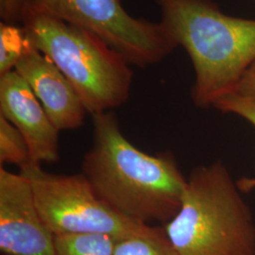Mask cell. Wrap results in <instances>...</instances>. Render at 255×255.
<instances>
[{"mask_svg":"<svg viewBox=\"0 0 255 255\" xmlns=\"http://www.w3.org/2000/svg\"><path fill=\"white\" fill-rule=\"evenodd\" d=\"M93 142L82 173L101 200L128 219L167 223L182 204L187 179L170 153L148 154L122 133L112 112L92 116Z\"/></svg>","mask_w":255,"mask_h":255,"instance_id":"6da1fadb","label":"cell"},{"mask_svg":"<svg viewBox=\"0 0 255 255\" xmlns=\"http://www.w3.org/2000/svg\"><path fill=\"white\" fill-rule=\"evenodd\" d=\"M161 22L191 60L193 103L214 107L233 95L255 61V20L224 13L214 0H154Z\"/></svg>","mask_w":255,"mask_h":255,"instance_id":"7a4b0ae2","label":"cell"},{"mask_svg":"<svg viewBox=\"0 0 255 255\" xmlns=\"http://www.w3.org/2000/svg\"><path fill=\"white\" fill-rule=\"evenodd\" d=\"M164 229L178 255H255L253 212L221 162L192 170Z\"/></svg>","mask_w":255,"mask_h":255,"instance_id":"3957f363","label":"cell"},{"mask_svg":"<svg viewBox=\"0 0 255 255\" xmlns=\"http://www.w3.org/2000/svg\"><path fill=\"white\" fill-rule=\"evenodd\" d=\"M22 26L31 45L71 83L88 114L111 112L127 103L133 71L100 37L44 14H30Z\"/></svg>","mask_w":255,"mask_h":255,"instance_id":"277c9868","label":"cell"},{"mask_svg":"<svg viewBox=\"0 0 255 255\" xmlns=\"http://www.w3.org/2000/svg\"><path fill=\"white\" fill-rule=\"evenodd\" d=\"M20 173L30 183L38 211L54 236L99 234L119 241L149 226L110 207L83 173H51L32 162L21 166Z\"/></svg>","mask_w":255,"mask_h":255,"instance_id":"5b68a950","label":"cell"},{"mask_svg":"<svg viewBox=\"0 0 255 255\" xmlns=\"http://www.w3.org/2000/svg\"><path fill=\"white\" fill-rule=\"evenodd\" d=\"M30 14L48 15L82 27L130 65L141 68L161 63L179 46L161 21L133 17L122 0H29Z\"/></svg>","mask_w":255,"mask_h":255,"instance_id":"8992f818","label":"cell"},{"mask_svg":"<svg viewBox=\"0 0 255 255\" xmlns=\"http://www.w3.org/2000/svg\"><path fill=\"white\" fill-rule=\"evenodd\" d=\"M0 253L56 255L54 234L37 208L30 183L19 172L0 167Z\"/></svg>","mask_w":255,"mask_h":255,"instance_id":"52a82bcc","label":"cell"},{"mask_svg":"<svg viewBox=\"0 0 255 255\" xmlns=\"http://www.w3.org/2000/svg\"><path fill=\"white\" fill-rule=\"evenodd\" d=\"M0 116L25 138L29 162L51 164L60 160V131L28 84L15 70L0 75Z\"/></svg>","mask_w":255,"mask_h":255,"instance_id":"ba28073f","label":"cell"},{"mask_svg":"<svg viewBox=\"0 0 255 255\" xmlns=\"http://www.w3.org/2000/svg\"><path fill=\"white\" fill-rule=\"evenodd\" d=\"M14 70L27 82L59 131L82 127L87 111L64 74L32 46Z\"/></svg>","mask_w":255,"mask_h":255,"instance_id":"9c48e42d","label":"cell"},{"mask_svg":"<svg viewBox=\"0 0 255 255\" xmlns=\"http://www.w3.org/2000/svg\"><path fill=\"white\" fill-rule=\"evenodd\" d=\"M114 255H178L164 227L149 225L142 233L116 241Z\"/></svg>","mask_w":255,"mask_h":255,"instance_id":"30bf717a","label":"cell"},{"mask_svg":"<svg viewBox=\"0 0 255 255\" xmlns=\"http://www.w3.org/2000/svg\"><path fill=\"white\" fill-rule=\"evenodd\" d=\"M116 240L106 235L55 236L56 255H114Z\"/></svg>","mask_w":255,"mask_h":255,"instance_id":"8fae6325","label":"cell"},{"mask_svg":"<svg viewBox=\"0 0 255 255\" xmlns=\"http://www.w3.org/2000/svg\"><path fill=\"white\" fill-rule=\"evenodd\" d=\"M22 25L0 23V75L14 70L19 60L32 47Z\"/></svg>","mask_w":255,"mask_h":255,"instance_id":"7c38bea8","label":"cell"},{"mask_svg":"<svg viewBox=\"0 0 255 255\" xmlns=\"http://www.w3.org/2000/svg\"><path fill=\"white\" fill-rule=\"evenodd\" d=\"M29 162V151L25 138L16 128L0 116V163L16 164Z\"/></svg>","mask_w":255,"mask_h":255,"instance_id":"4fadbf2b","label":"cell"},{"mask_svg":"<svg viewBox=\"0 0 255 255\" xmlns=\"http://www.w3.org/2000/svg\"><path fill=\"white\" fill-rule=\"evenodd\" d=\"M214 108L222 113L238 116L255 127V101L231 95L217 102Z\"/></svg>","mask_w":255,"mask_h":255,"instance_id":"5bb4252c","label":"cell"},{"mask_svg":"<svg viewBox=\"0 0 255 255\" xmlns=\"http://www.w3.org/2000/svg\"><path fill=\"white\" fill-rule=\"evenodd\" d=\"M29 11V0H0L2 22L23 25Z\"/></svg>","mask_w":255,"mask_h":255,"instance_id":"9a60e30c","label":"cell"},{"mask_svg":"<svg viewBox=\"0 0 255 255\" xmlns=\"http://www.w3.org/2000/svg\"><path fill=\"white\" fill-rule=\"evenodd\" d=\"M233 95L245 100L255 101V61L241 77Z\"/></svg>","mask_w":255,"mask_h":255,"instance_id":"2e32d148","label":"cell"}]
</instances>
